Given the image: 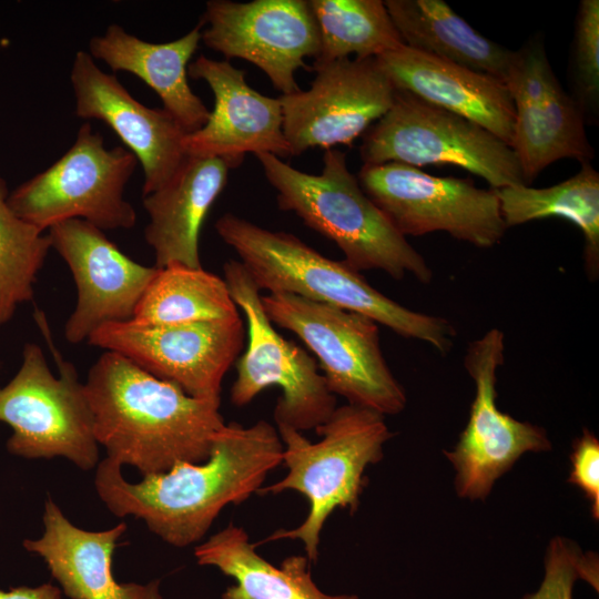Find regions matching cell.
<instances>
[{
    "label": "cell",
    "instance_id": "cell-32",
    "mask_svg": "<svg viewBox=\"0 0 599 599\" xmlns=\"http://www.w3.org/2000/svg\"><path fill=\"white\" fill-rule=\"evenodd\" d=\"M568 483L577 486L588 499L592 518H599V440L583 429L572 445Z\"/></svg>",
    "mask_w": 599,
    "mask_h": 599
},
{
    "label": "cell",
    "instance_id": "cell-13",
    "mask_svg": "<svg viewBox=\"0 0 599 599\" xmlns=\"http://www.w3.org/2000/svg\"><path fill=\"white\" fill-rule=\"evenodd\" d=\"M244 336L238 315L171 325L106 324L87 342L122 355L192 397L221 400L222 380L242 351Z\"/></svg>",
    "mask_w": 599,
    "mask_h": 599
},
{
    "label": "cell",
    "instance_id": "cell-23",
    "mask_svg": "<svg viewBox=\"0 0 599 599\" xmlns=\"http://www.w3.org/2000/svg\"><path fill=\"white\" fill-rule=\"evenodd\" d=\"M202 26L201 21L176 40L151 43L112 23L102 35L91 38L89 53L111 70L130 72L144 81L160 97L163 109L186 133H193L210 118L187 82L189 62L201 41Z\"/></svg>",
    "mask_w": 599,
    "mask_h": 599
},
{
    "label": "cell",
    "instance_id": "cell-25",
    "mask_svg": "<svg viewBox=\"0 0 599 599\" xmlns=\"http://www.w3.org/2000/svg\"><path fill=\"white\" fill-rule=\"evenodd\" d=\"M194 556L199 565L215 567L235 580L222 599H358L319 590L306 557H287L281 567L270 564L256 552L247 532L233 524L197 545Z\"/></svg>",
    "mask_w": 599,
    "mask_h": 599
},
{
    "label": "cell",
    "instance_id": "cell-4",
    "mask_svg": "<svg viewBox=\"0 0 599 599\" xmlns=\"http://www.w3.org/2000/svg\"><path fill=\"white\" fill-rule=\"evenodd\" d=\"M255 156L276 191L278 207L333 241L354 270H380L397 281L406 274L423 284L432 281L426 260L363 191L344 152L325 150L319 174L296 170L270 153Z\"/></svg>",
    "mask_w": 599,
    "mask_h": 599
},
{
    "label": "cell",
    "instance_id": "cell-21",
    "mask_svg": "<svg viewBox=\"0 0 599 599\" xmlns=\"http://www.w3.org/2000/svg\"><path fill=\"white\" fill-rule=\"evenodd\" d=\"M44 532L26 539L23 547L40 556L63 592L71 599H162L159 580L146 585L118 582L112 572L116 541L126 530L120 522L106 530L74 526L48 497Z\"/></svg>",
    "mask_w": 599,
    "mask_h": 599
},
{
    "label": "cell",
    "instance_id": "cell-26",
    "mask_svg": "<svg viewBox=\"0 0 599 599\" xmlns=\"http://www.w3.org/2000/svg\"><path fill=\"white\" fill-rule=\"evenodd\" d=\"M508 227L531 221L564 217L583 236L585 271L590 281L599 276V173L590 162L571 177L549 187L525 184L495 190Z\"/></svg>",
    "mask_w": 599,
    "mask_h": 599
},
{
    "label": "cell",
    "instance_id": "cell-29",
    "mask_svg": "<svg viewBox=\"0 0 599 599\" xmlns=\"http://www.w3.org/2000/svg\"><path fill=\"white\" fill-rule=\"evenodd\" d=\"M8 196L0 175V328L33 298L37 276L52 248L49 235L18 216Z\"/></svg>",
    "mask_w": 599,
    "mask_h": 599
},
{
    "label": "cell",
    "instance_id": "cell-10",
    "mask_svg": "<svg viewBox=\"0 0 599 599\" xmlns=\"http://www.w3.org/2000/svg\"><path fill=\"white\" fill-rule=\"evenodd\" d=\"M232 300L247 323V345L236 362L231 402L242 407L261 392L277 386L282 395L274 408L276 426L298 432L316 429L336 409V396L328 389L313 356L281 336L268 319L260 290L240 261L223 265Z\"/></svg>",
    "mask_w": 599,
    "mask_h": 599
},
{
    "label": "cell",
    "instance_id": "cell-19",
    "mask_svg": "<svg viewBox=\"0 0 599 599\" xmlns=\"http://www.w3.org/2000/svg\"><path fill=\"white\" fill-rule=\"evenodd\" d=\"M187 74L204 80L214 94L207 122L184 139L187 154L220 158L232 167L240 165L246 153H270L280 159L291 155L278 98L251 88L245 72L227 60L202 54L189 64Z\"/></svg>",
    "mask_w": 599,
    "mask_h": 599
},
{
    "label": "cell",
    "instance_id": "cell-12",
    "mask_svg": "<svg viewBox=\"0 0 599 599\" xmlns=\"http://www.w3.org/2000/svg\"><path fill=\"white\" fill-rule=\"evenodd\" d=\"M505 363V335L491 328L469 343L464 366L475 383V398L465 429L453 450L444 454L453 465L459 497L484 500L494 484L526 453L551 449L546 430L520 422L497 406V370Z\"/></svg>",
    "mask_w": 599,
    "mask_h": 599
},
{
    "label": "cell",
    "instance_id": "cell-18",
    "mask_svg": "<svg viewBox=\"0 0 599 599\" xmlns=\"http://www.w3.org/2000/svg\"><path fill=\"white\" fill-rule=\"evenodd\" d=\"M70 80L75 115L106 123L142 165L143 196L164 185L187 156L184 139L189 133L163 108H148L135 100L87 51L75 53Z\"/></svg>",
    "mask_w": 599,
    "mask_h": 599
},
{
    "label": "cell",
    "instance_id": "cell-20",
    "mask_svg": "<svg viewBox=\"0 0 599 599\" xmlns=\"http://www.w3.org/2000/svg\"><path fill=\"white\" fill-rule=\"evenodd\" d=\"M376 59L397 90L466 118L511 146L515 108L502 81L405 44Z\"/></svg>",
    "mask_w": 599,
    "mask_h": 599
},
{
    "label": "cell",
    "instance_id": "cell-14",
    "mask_svg": "<svg viewBox=\"0 0 599 599\" xmlns=\"http://www.w3.org/2000/svg\"><path fill=\"white\" fill-rule=\"evenodd\" d=\"M309 70L316 75L308 90L278 98L291 156L351 146L393 104L396 88L376 58L313 63Z\"/></svg>",
    "mask_w": 599,
    "mask_h": 599
},
{
    "label": "cell",
    "instance_id": "cell-8",
    "mask_svg": "<svg viewBox=\"0 0 599 599\" xmlns=\"http://www.w3.org/2000/svg\"><path fill=\"white\" fill-rule=\"evenodd\" d=\"M50 346L59 376L50 369L42 348L27 343L18 372L0 387V422L12 429L7 449L28 459L63 457L90 470L99 464V444L84 384L51 339Z\"/></svg>",
    "mask_w": 599,
    "mask_h": 599
},
{
    "label": "cell",
    "instance_id": "cell-2",
    "mask_svg": "<svg viewBox=\"0 0 599 599\" xmlns=\"http://www.w3.org/2000/svg\"><path fill=\"white\" fill-rule=\"evenodd\" d=\"M84 390L97 443L142 476L206 460L225 424L221 400L192 397L113 352L91 366Z\"/></svg>",
    "mask_w": 599,
    "mask_h": 599
},
{
    "label": "cell",
    "instance_id": "cell-27",
    "mask_svg": "<svg viewBox=\"0 0 599 599\" xmlns=\"http://www.w3.org/2000/svg\"><path fill=\"white\" fill-rule=\"evenodd\" d=\"M238 316L224 278L173 263L158 268L135 307L132 322L171 325Z\"/></svg>",
    "mask_w": 599,
    "mask_h": 599
},
{
    "label": "cell",
    "instance_id": "cell-16",
    "mask_svg": "<svg viewBox=\"0 0 599 599\" xmlns=\"http://www.w3.org/2000/svg\"><path fill=\"white\" fill-rule=\"evenodd\" d=\"M505 84L515 108L511 148L527 185L558 160L590 162L586 116L558 81L540 40L515 50Z\"/></svg>",
    "mask_w": 599,
    "mask_h": 599
},
{
    "label": "cell",
    "instance_id": "cell-6",
    "mask_svg": "<svg viewBox=\"0 0 599 599\" xmlns=\"http://www.w3.org/2000/svg\"><path fill=\"white\" fill-rule=\"evenodd\" d=\"M262 304L272 323L313 352L334 395L383 416L404 410L406 393L386 363L375 321L291 293H268Z\"/></svg>",
    "mask_w": 599,
    "mask_h": 599
},
{
    "label": "cell",
    "instance_id": "cell-24",
    "mask_svg": "<svg viewBox=\"0 0 599 599\" xmlns=\"http://www.w3.org/2000/svg\"><path fill=\"white\" fill-rule=\"evenodd\" d=\"M404 44L505 83L514 50L481 35L443 0H386Z\"/></svg>",
    "mask_w": 599,
    "mask_h": 599
},
{
    "label": "cell",
    "instance_id": "cell-28",
    "mask_svg": "<svg viewBox=\"0 0 599 599\" xmlns=\"http://www.w3.org/2000/svg\"><path fill=\"white\" fill-rule=\"evenodd\" d=\"M319 32L314 64L377 58L404 44L382 0H308Z\"/></svg>",
    "mask_w": 599,
    "mask_h": 599
},
{
    "label": "cell",
    "instance_id": "cell-9",
    "mask_svg": "<svg viewBox=\"0 0 599 599\" xmlns=\"http://www.w3.org/2000/svg\"><path fill=\"white\" fill-rule=\"evenodd\" d=\"M138 164L123 146L108 149L83 123L72 146L50 167L21 183L8 196L13 212L41 231L72 219L104 230H129L136 222L124 187Z\"/></svg>",
    "mask_w": 599,
    "mask_h": 599
},
{
    "label": "cell",
    "instance_id": "cell-33",
    "mask_svg": "<svg viewBox=\"0 0 599 599\" xmlns=\"http://www.w3.org/2000/svg\"><path fill=\"white\" fill-rule=\"evenodd\" d=\"M0 599H61V590L51 583L38 587L21 586L8 591L0 590Z\"/></svg>",
    "mask_w": 599,
    "mask_h": 599
},
{
    "label": "cell",
    "instance_id": "cell-31",
    "mask_svg": "<svg viewBox=\"0 0 599 599\" xmlns=\"http://www.w3.org/2000/svg\"><path fill=\"white\" fill-rule=\"evenodd\" d=\"M587 580L598 590V557L572 540L552 538L545 556V576L537 591L522 599H572L573 585Z\"/></svg>",
    "mask_w": 599,
    "mask_h": 599
},
{
    "label": "cell",
    "instance_id": "cell-5",
    "mask_svg": "<svg viewBox=\"0 0 599 599\" xmlns=\"http://www.w3.org/2000/svg\"><path fill=\"white\" fill-rule=\"evenodd\" d=\"M315 430L322 439L312 443L302 432L277 427L287 474L257 491L263 496L295 490L306 498L304 521L296 528L274 531L265 541L300 539L308 561H317L321 532L332 512L337 508L356 511L365 469L383 458L384 445L393 436L385 416L349 404L336 407Z\"/></svg>",
    "mask_w": 599,
    "mask_h": 599
},
{
    "label": "cell",
    "instance_id": "cell-17",
    "mask_svg": "<svg viewBox=\"0 0 599 599\" xmlns=\"http://www.w3.org/2000/svg\"><path fill=\"white\" fill-rule=\"evenodd\" d=\"M48 235L77 286L64 338L80 344L103 325L131 321L158 268L133 261L102 230L80 219L52 225Z\"/></svg>",
    "mask_w": 599,
    "mask_h": 599
},
{
    "label": "cell",
    "instance_id": "cell-3",
    "mask_svg": "<svg viewBox=\"0 0 599 599\" xmlns=\"http://www.w3.org/2000/svg\"><path fill=\"white\" fill-rule=\"evenodd\" d=\"M215 230L260 291L291 293L362 314L399 336L429 344L441 355L454 345L456 331L446 318L398 304L345 261L324 256L293 234L264 229L233 213L220 216Z\"/></svg>",
    "mask_w": 599,
    "mask_h": 599
},
{
    "label": "cell",
    "instance_id": "cell-7",
    "mask_svg": "<svg viewBox=\"0 0 599 599\" xmlns=\"http://www.w3.org/2000/svg\"><path fill=\"white\" fill-rule=\"evenodd\" d=\"M359 154L366 165L458 166L494 190L527 185L517 154L506 142L466 118L397 89L389 110L364 133Z\"/></svg>",
    "mask_w": 599,
    "mask_h": 599
},
{
    "label": "cell",
    "instance_id": "cell-1",
    "mask_svg": "<svg viewBox=\"0 0 599 599\" xmlns=\"http://www.w3.org/2000/svg\"><path fill=\"white\" fill-rule=\"evenodd\" d=\"M282 455L277 428L268 422L248 427L231 422L214 435L204 461L179 463L133 484L105 457L97 465L94 486L116 517L140 518L163 541L186 547L205 536L225 506L257 494Z\"/></svg>",
    "mask_w": 599,
    "mask_h": 599
},
{
    "label": "cell",
    "instance_id": "cell-15",
    "mask_svg": "<svg viewBox=\"0 0 599 599\" xmlns=\"http://www.w3.org/2000/svg\"><path fill=\"white\" fill-rule=\"evenodd\" d=\"M201 41L224 58L261 69L283 94L301 90L295 71L317 58L319 32L306 0H211L202 19Z\"/></svg>",
    "mask_w": 599,
    "mask_h": 599
},
{
    "label": "cell",
    "instance_id": "cell-30",
    "mask_svg": "<svg viewBox=\"0 0 599 599\" xmlns=\"http://www.w3.org/2000/svg\"><path fill=\"white\" fill-rule=\"evenodd\" d=\"M570 74L576 100L585 116L599 101V1L581 0L575 23Z\"/></svg>",
    "mask_w": 599,
    "mask_h": 599
},
{
    "label": "cell",
    "instance_id": "cell-11",
    "mask_svg": "<svg viewBox=\"0 0 599 599\" xmlns=\"http://www.w3.org/2000/svg\"><path fill=\"white\" fill-rule=\"evenodd\" d=\"M357 180L405 237L446 232L488 248L500 243L507 231L496 191L479 189L468 180L435 176L397 162L363 164Z\"/></svg>",
    "mask_w": 599,
    "mask_h": 599
},
{
    "label": "cell",
    "instance_id": "cell-22",
    "mask_svg": "<svg viewBox=\"0 0 599 599\" xmlns=\"http://www.w3.org/2000/svg\"><path fill=\"white\" fill-rule=\"evenodd\" d=\"M230 169L223 159L187 154L164 185L143 196L150 217L144 238L153 250L156 268L173 263L202 267L201 227L227 183Z\"/></svg>",
    "mask_w": 599,
    "mask_h": 599
}]
</instances>
